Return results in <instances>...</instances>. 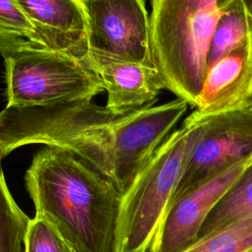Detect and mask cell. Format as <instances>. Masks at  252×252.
<instances>
[{
    "label": "cell",
    "instance_id": "obj_1",
    "mask_svg": "<svg viewBox=\"0 0 252 252\" xmlns=\"http://www.w3.org/2000/svg\"><path fill=\"white\" fill-rule=\"evenodd\" d=\"M35 214L72 252H119L123 194L74 154L45 147L25 175Z\"/></svg>",
    "mask_w": 252,
    "mask_h": 252
},
{
    "label": "cell",
    "instance_id": "obj_19",
    "mask_svg": "<svg viewBox=\"0 0 252 252\" xmlns=\"http://www.w3.org/2000/svg\"><path fill=\"white\" fill-rule=\"evenodd\" d=\"M217 1H218V4H219V7H220L223 4H225L228 0H217ZM244 2L246 4L248 10H251L252 9V0H244Z\"/></svg>",
    "mask_w": 252,
    "mask_h": 252
},
{
    "label": "cell",
    "instance_id": "obj_9",
    "mask_svg": "<svg viewBox=\"0 0 252 252\" xmlns=\"http://www.w3.org/2000/svg\"><path fill=\"white\" fill-rule=\"evenodd\" d=\"M249 160H243L172 199L151 252H183L194 244L205 219Z\"/></svg>",
    "mask_w": 252,
    "mask_h": 252
},
{
    "label": "cell",
    "instance_id": "obj_10",
    "mask_svg": "<svg viewBox=\"0 0 252 252\" xmlns=\"http://www.w3.org/2000/svg\"><path fill=\"white\" fill-rule=\"evenodd\" d=\"M38 42L90 61L86 19L80 0H16Z\"/></svg>",
    "mask_w": 252,
    "mask_h": 252
},
{
    "label": "cell",
    "instance_id": "obj_4",
    "mask_svg": "<svg viewBox=\"0 0 252 252\" xmlns=\"http://www.w3.org/2000/svg\"><path fill=\"white\" fill-rule=\"evenodd\" d=\"M204 115L195 110L182 127L156 150L123 195L119 252H151L177 188L190 153L198 140Z\"/></svg>",
    "mask_w": 252,
    "mask_h": 252
},
{
    "label": "cell",
    "instance_id": "obj_7",
    "mask_svg": "<svg viewBox=\"0 0 252 252\" xmlns=\"http://www.w3.org/2000/svg\"><path fill=\"white\" fill-rule=\"evenodd\" d=\"M90 54L156 67L144 0H80Z\"/></svg>",
    "mask_w": 252,
    "mask_h": 252
},
{
    "label": "cell",
    "instance_id": "obj_15",
    "mask_svg": "<svg viewBox=\"0 0 252 252\" xmlns=\"http://www.w3.org/2000/svg\"><path fill=\"white\" fill-rule=\"evenodd\" d=\"M30 218L13 198L0 169V252H24Z\"/></svg>",
    "mask_w": 252,
    "mask_h": 252
},
{
    "label": "cell",
    "instance_id": "obj_5",
    "mask_svg": "<svg viewBox=\"0 0 252 252\" xmlns=\"http://www.w3.org/2000/svg\"><path fill=\"white\" fill-rule=\"evenodd\" d=\"M7 105H44L92 99L103 90L90 61L25 38L0 40Z\"/></svg>",
    "mask_w": 252,
    "mask_h": 252
},
{
    "label": "cell",
    "instance_id": "obj_13",
    "mask_svg": "<svg viewBox=\"0 0 252 252\" xmlns=\"http://www.w3.org/2000/svg\"><path fill=\"white\" fill-rule=\"evenodd\" d=\"M252 38V23L244 0H228L220 7L207 55V69Z\"/></svg>",
    "mask_w": 252,
    "mask_h": 252
},
{
    "label": "cell",
    "instance_id": "obj_16",
    "mask_svg": "<svg viewBox=\"0 0 252 252\" xmlns=\"http://www.w3.org/2000/svg\"><path fill=\"white\" fill-rule=\"evenodd\" d=\"M183 252H252V215L198 239Z\"/></svg>",
    "mask_w": 252,
    "mask_h": 252
},
{
    "label": "cell",
    "instance_id": "obj_11",
    "mask_svg": "<svg viewBox=\"0 0 252 252\" xmlns=\"http://www.w3.org/2000/svg\"><path fill=\"white\" fill-rule=\"evenodd\" d=\"M90 60L107 92L105 106L116 114L152 106L165 89L156 67L92 53Z\"/></svg>",
    "mask_w": 252,
    "mask_h": 252
},
{
    "label": "cell",
    "instance_id": "obj_14",
    "mask_svg": "<svg viewBox=\"0 0 252 252\" xmlns=\"http://www.w3.org/2000/svg\"><path fill=\"white\" fill-rule=\"evenodd\" d=\"M251 215L252 158L209 213L198 232L197 240Z\"/></svg>",
    "mask_w": 252,
    "mask_h": 252
},
{
    "label": "cell",
    "instance_id": "obj_22",
    "mask_svg": "<svg viewBox=\"0 0 252 252\" xmlns=\"http://www.w3.org/2000/svg\"><path fill=\"white\" fill-rule=\"evenodd\" d=\"M64 252H72L68 247H67V245H66V248H65V251Z\"/></svg>",
    "mask_w": 252,
    "mask_h": 252
},
{
    "label": "cell",
    "instance_id": "obj_17",
    "mask_svg": "<svg viewBox=\"0 0 252 252\" xmlns=\"http://www.w3.org/2000/svg\"><path fill=\"white\" fill-rule=\"evenodd\" d=\"M66 244L53 226L35 214L28 223L24 252H64Z\"/></svg>",
    "mask_w": 252,
    "mask_h": 252
},
{
    "label": "cell",
    "instance_id": "obj_12",
    "mask_svg": "<svg viewBox=\"0 0 252 252\" xmlns=\"http://www.w3.org/2000/svg\"><path fill=\"white\" fill-rule=\"evenodd\" d=\"M251 90L252 38L207 69L196 110L212 114L242 106Z\"/></svg>",
    "mask_w": 252,
    "mask_h": 252
},
{
    "label": "cell",
    "instance_id": "obj_20",
    "mask_svg": "<svg viewBox=\"0 0 252 252\" xmlns=\"http://www.w3.org/2000/svg\"><path fill=\"white\" fill-rule=\"evenodd\" d=\"M246 104H249V105L252 106V90H251V92H250V94H249V96H248V99H247V101H246Z\"/></svg>",
    "mask_w": 252,
    "mask_h": 252
},
{
    "label": "cell",
    "instance_id": "obj_6",
    "mask_svg": "<svg viewBox=\"0 0 252 252\" xmlns=\"http://www.w3.org/2000/svg\"><path fill=\"white\" fill-rule=\"evenodd\" d=\"M203 115L201 134L172 199L252 158L251 105Z\"/></svg>",
    "mask_w": 252,
    "mask_h": 252
},
{
    "label": "cell",
    "instance_id": "obj_2",
    "mask_svg": "<svg viewBox=\"0 0 252 252\" xmlns=\"http://www.w3.org/2000/svg\"><path fill=\"white\" fill-rule=\"evenodd\" d=\"M123 115L92 99L7 105L0 111V161L17 148L43 144L74 154L112 180V148Z\"/></svg>",
    "mask_w": 252,
    "mask_h": 252
},
{
    "label": "cell",
    "instance_id": "obj_3",
    "mask_svg": "<svg viewBox=\"0 0 252 252\" xmlns=\"http://www.w3.org/2000/svg\"><path fill=\"white\" fill-rule=\"evenodd\" d=\"M220 17L217 0H153V60L165 89L196 107L210 42Z\"/></svg>",
    "mask_w": 252,
    "mask_h": 252
},
{
    "label": "cell",
    "instance_id": "obj_18",
    "mask_svg": "<svg viewBox=\"0 0 252 252\" xmlns=\"http://www.w3.org/2000/svg\"><path fill=\"white\" fill-rule=\"evenodd\" d=\"M25 38L38 42L36 33L16 0H0V40Z\"/></svg>",
    "mask_w": 252,
    "mask_h": 252
},
{
    "label": "cell",
    "instance_id": "obj_8",
    "mask_svg": "<svg viewBox=\"0 0 252 252\" xmlns=\"http://www.w3.org/2000/svg\"><path fill=\"white\" fill-rule=\"evenodd\" d=\"M188 103L176 99L126 113L120 119L112 148V181L124 195L136 176L178 122Z\"/></svg>",
    "mask_w": 252,
    "mask_h": 252
},
{
    "label": "cell",
    "instance_id": "obj_21",
    "mask_svg": "<svg viewBox=\"0 0 252 252\" xmlns=\"http://www.w3.org/2000/svg\"><path fill=\"white\" fill-rule=\"evenodd\" d=\"M249 15H250V19H251V23H252V9L249 10Z\"/></svg>",
    "mask_w": 252,
    "mask_h": 252
}]
</instances>
